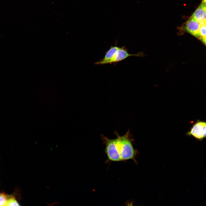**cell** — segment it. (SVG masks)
Instances as JSON below:
<instances>
[{"mask_svg":"<svg viewBox=\"0 0 206 206\" xmlns=\"http://www.w3.org/2000/svg\"><path fill=\"white\" fill-rule=\"evenodd\" d=\"M116 133L117 137L114 139L102 137L108 160L118 162L132 159L135 162L136 151L133 146L129 131L122 136Z\"/></svg>","mask_w":206,"mask_h":206,"instance_id":"1","label":"cell"},{"mask_svg":"<svg viewBox=\"0 0 206 206\" xmlns=\"http://www.w3.org/2000/svg\"><path fill=\"white\" fill-rule=\"evenodd\" d=\"M116 41L115 45L111 46L110 48L105 52L104 57L101 60L95 62L96 65H104L107 64H112L116 65L118 62H120L130 56L143 57L144 55L142 52L135 54H130L124 46L121 47L117 46Z\"/></svg>","mask_w":206,"mask_h":206,"instance_id":"2","label":"cell"},{"mask_svg":"<svg viewBox=\"0 0 206 206\" xmlns=\"http://www.w3.org/2000/svg\"><path fill=\"white\" fill-rule=\"evenodd\" d=\"M206 126L205 122L199 120L193 124L187 134L197 140H203L206 136Z\"/></svg>","mask_w":206,"mask_h":206,"instance_id":"3","label":"cell"},{"mask_svg":"<svg viewBox=\"0 0 206 206\" xmlns=\"http://www.w3.org/2000/svg\"><path fill=\"white\" fill-rule=\"evenodd\" d=\"M200 22L197 21L192 16L186 22L185 25L186 30L191 34L201 39L199 33Z\"/></svg>","mask_w":206,"mask_h":206,"instance_id":"4","label":"cell"},{"mask_svg":"<svg viewBox=\"0 0 206 206\" xmlns=\"http://www.w3.org/2000/svg\"><path fill=\"white\" fill-rule=\"evenodd\" d=\"M206 3H202L195 11L192 16L199 22L206 21Z\"/></svg>","mask_w":206,"mask_h":206,"instance_id":"5","label":"cell"},{"mask_svg":"<svg viewBox=\"0 0 206 206\" xmlns=\"http://www.w3.org/2000/svg\"><path fill=\"white\" fill-rule=\"evenodd\" d=\"M200 23L199 33L201 36V40L203 43L206 44V21L201 22Z\"/></svg>","mask_w":206,"mask_h":206,"instance_id":"6","label":"cell"},{"mask_svg":"<svg viewBox=\"0 0 206 206\" xmlns=\"http://www.w3.org/2000/svg\"><path fill=\"white\" fill-rule=\"evenodd\" d=\"M5 206H19V205L14 197H11L7 198Z\"/></svg>","mask_w":206,"mask_h":206,"instance_id":"7","label":"cell"},{"mask_svg":"<svg viewBox=\"0 0 206 206\" xmlns=\"http://www.w3.org/2000/svg\"><path fill=\"white\" fill-rule=\"evenodd\" d=\"M7 199L6 195L0 193V206H5Z\"/></svg>","mask_w":206,"mask_h":206,"instance_id":"8","label":"cell"}]
</instances>
